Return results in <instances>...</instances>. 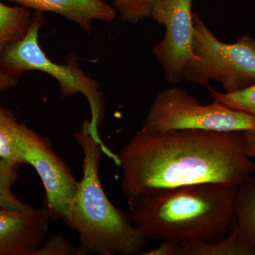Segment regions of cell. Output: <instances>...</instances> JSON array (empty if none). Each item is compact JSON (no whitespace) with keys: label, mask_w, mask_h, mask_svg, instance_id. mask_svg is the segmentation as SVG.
I'll return each mask as SVG.
<instances>
[{"label":"cell","mask_w":255,"mask_h":255,"mask_svg":"<svg viewBox=\"0 0 255 255\" xmlns=\"http://www.w3.org/2000/svg\"><path fill=\"white\" fill-rule=\"evenodd\" d=\"M17 84L18 79L16 76L8 73L2 68H0V95L3 92L16 86Z\"/></svg>","instance_id":"ffe728a7"},{"label":"cell","mask_w":255,"mask_h":255,"mask_svg":"<svg viewBox=\"0 0 255 255\" xmlns=\"http://www.w3.org/2000/svg\"><path fill=\"white\" fill-rule=\"evenodd\" d=\"M21 124L14 114L0 105V158L26 164L19 142Z\"/></svg>","instance_id":"5bb4252c"},{"label":"cell","mask_w":255,"mask_h":255,"mask_svg":"<svg viewBox=\"0 0 255 255\" xmlns=\"http://www.w3.org/2000/svg\"><path fill=\"white\" fill-rule=\"evenodd\" d=\"M238 187L202 183L160 191L139 199L129 215L147 239L216 241L235 227Z\"/></svg>","instance_id":"7a4b0ae2"},{"label":"cell","mask_w":255,"mask_h":255,"mask_svg":"<svg viewBox=\"0 0 255 255\" xmlns=\"http://www.w3.org/2000/svg\"><path fill=\"white\" fill-rule=\"evenodd\" d=\"M162 244L155 249L140 253L142 255H181L180 242L174 240H163Z\"/></svg>","instance_id":"d6986e66"},{"label":"cell","mask_w":255,"mask_h":255,"mask_svg":"<svg viewBox=\"0 0 255 255\" xmlns=\"http://www.w3.org/2000/svg\"><path fill=\"white\" fill-rule=\"evenodd\" d=\"M193 53L196 60L188 64L184 80L209 88L217 82L225 93L238 91L255 83V40L243 35L231 44L220 41L202 18L193 13Z\"/></svg>","instance_id":"5b68a950"},{"label":"cell","mask_w":255,"mask_h":255,"mask_svg":"<svg viewBox=\"0 0 255 255\" xmlns=\"http://www.w3.org/2000/svg\"><path fill=\"white\" fill-rule=\"evenodd\" d=\"M75 139L83 152V174L67 225L78 233L82 255H135L147 238L130 215L116 207L106 195L99 167L103 148L89 133L85 122Z\"/></svg>","instance_id":"3957f363"},{"label":"cell","mask_w":255,"mask_h":255,"mask_svg":"<svg viewBox=\"0 0 255 255\" xmlns=\"http://www.w3.org/2000/svg\"><path fill=\"white\" fill-rule=\"evenodd\" d=\"M180 243L181 255H255L234 228L228 236L216 241L189 240Z\"/></svg>","instance_id":"7c38bea8"},{"label":"cell","mask_w":255,"mask_h":255,"mask_svg":"<svg viewBox=\"0 0 255 255\" xmlns=\"http://www.w3.org/2000/svg\"><path fill=\"white\" fill-rule=\"evenodd\" d=\"M19 142L26 164L33 167L45 189L43 209L50 219L68 223L79 182L55 153L49 140L21 123Z\"/></svg>","instance_id":"52a82bcc"},{"label":"cell","mask_w":255,"mask_h":255,"mask_svg":"<svg viewBox=\"0 0 255 255\" xmlns=\"http://www.w3.org/2000/svg\"><path fill=\"white\" fill-rule=\"evenodd\" d=\"M106 1V0H105ZM124 22L136 24L150 18L157 0H108Z\"/></svg>","instance_id":"e0dca14e"},{"label":"cell","mask_w":255,"mask_h":255,"mask_svg":"<svg viewBox=\"0 0 255 255\" xmlns=\"http://www.w3.org/2000/svg\"><path fill=\"white\" fill-rule=\"evenodd\" d=\"M117 155L122 192L130 206L145 196L184 186L239 187L255 169L241 132H151L142 128Z\"/></svg>","instance_id":"6da1fadb"},{"label":"cell","mask_w":255,"mask_h":255,"mask_svg":"<svg viewBox=\"0 0 255 255\" xmlns=\"http://www.w3.org/2000/svg\"><path fill=\"white\" fill-rule=\"evenodd\" d=\"M43 13L35 12L26 34L19 41L8 46L1 53L3 69L11 75L36 70L48 74L58 81L63 97L82 94L86 97L91 117L85 122L89 133L102 145L104 154L119 163L117 154L114 153L102 141L99 134L105 114L104 97L98 82L89 77L74 60L64 64L54 63L47 56L39 43L40 30L44 23Z\"/></svg>","instance_id":"277c9868"},{"label":"cell","mask_w":255,"mask_h":255,"mask_svg":"<svg viewBox=\"0 0 255 255\" xmlns=\"http://www.w3.org/2000/svg\"><path fill=\"white\" fill-rule=\"evenodd\" d=\"M33 255H82V253L79 246H74L63 236H53L42 243Z\"/></svg>","instance_id":"ac0fdd59"},{"label":"cell","mask_w":255,"mask_h":255,"mask_svg":"<svg viewBox=\"0 0 255 255\" xmlns=\"http://www.w3.org/2000/svg\"><path fill=\"white\" fill-rule=\"evenodd\" d=\"M237 189L236 196V230L242 241L255 255V180L248 178Z\"/></svg>","instance_id":"8fae6325"},{"label":"cell","mask_w":255,"mask_h":255,"mask_svg":"<svg viewBox=\"0 0 255 255\" xmlns=\"http://www.w3.org/2000/svg\"><path fill=\"white\" fill-rule=\"evenodd\" d=\"M245 150L249 158L255 162V130L243 132Z\"/></svg>","instance_id":"44dd1931"},{"label":"cell","mask_w":255,"mask_h":255,"mask_svg":"<svg viewBox=\"0 0 255 255\" xmlns=\"http://www.w3.org/2000/svg\"><path fill=\"white\" fill-rule=\"evenodd\" d=\"M142 128L151 132L186 130L244 132L255 130V117L216 102L201 105L185 90L172 87L156 96Z\"/></svg>","instance_id":"8992f818"},{"label":"cell","mask_w":255,"mask_h":255,"mask_svg":"<svg viewBox=\"0 0 255 255\" xmlns=\"http://www.w3.org/2000/svg\"><path fill=\"white\" fill-rule=\"evenodd\" d=\"M22 164L10 159L0 158V207L14 211H25L33 206L18 199L12 187L18 179V169Z\"/></svg>","instance_id":"9a60e30c"},{"label":"cell","mask_w":255,"mask_h":255,"mask_svg":"<svg viewBox=\"0 0 255 255\" xmlns=\"http://www.w3.org/2000/svg\"><path fill=\"white\" fill-rule=\"evenodd\" d=\"M33 13L23 6H11L0 1V55L19 41L31 24Z\"/></svg>","instance_id":"4fadbf2b"},{"label":"cell","mask_w":255,"mask_h":255,"mask_svg":"<svg viewBox=\"0 0 255 255\" xmlns=\"http://www.w3.org/2000/svg\"><path fill=\"white\" fill-rule=\"evenodd\" d=\"M208 90L214 102L255 117V83L230 93H220L211 87Z\"/></svg>","instance_id":"2e32d148"},{"label":"cell","mask_w":255,"mask_h":255,"mask_svg":"<svg viewBox=\"0 0 255 255\" xmlns=\"http://www.w3.org/2000/svg\"><path fill=\"white\" fill-rule=\"evenodd\" d=\"M43 209L18 211L0 207V255H33L49 231Z\"/></svg>","instance_id":"9c48e42d"},{"label":"cell","mask_w":255,"mask_h":255,"mask_svg":"<svg viewBox=\"0 0 255 255\" xmlns=\"http://www.w3.org/2000/svg\"><path fill=\"white\" fill-rule=\"evenodd\" d=\"M192 0H157L151 18L165 28L163 39L152 48L169 83L184 80L188 64L196 60L193 53Z\"/></svg>","instance_id":"ba28073f"},{"label":"cell","mask_w":255,"mask_h":255,"mask_svg":"<svg viewBox=\"0 0 255 255\" xmlns=\"http://www.w3.org/2000/svg\"><path fill=\"white\" fill-rule=\"evenodd\" d=\"M35 12L60 15L90 32L95 21L111 22L117 14L105 0H8Z\"/></svg>","instance_id":"30bf717a"}]
</instances>
